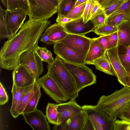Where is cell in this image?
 <instances>
[{
  "label": "cell",
  "mask_w": 130,
  "mask_h": 130,
  "mask_svg": "<svg viewBox=\"0 0 130 130\" xmlns=\"http://www.w3.org/2000/svg\"><path fill=\"white\" fill-rule=\"evenodd\" d=\"M26 122L34 130H50L51 127L47 118L42 112L37 109L22 114Z\"/></svg>",
  "instance_id": "4fadbf2b"
},
{
  "label": "cell",
  "mask_w": 130,
  "mask_h": 130,
  "mask_svg": "<svg viewBox=\"0 0 130 130\" xmlns=\"http://www.w3.org/2000/svg\"><path fill=\"white\" fill-rule=\"evenodd\" d=\"M118 51L120 61L128 74H130V46L126 47L118 46Z\"/></svg>",
  "instance_id": "603a6c76"
},
{
  "label": "cell",
  "mask_w": 130,
  "mask_h": 130,
  "mask_svg": "<svg viewBox=\"0 0 130 130\" xmlns=\"http://www.w3.org/2000/svg\"><path fill=\"white\" fill-rule=\"evenodd\" d=\"M1 2L4 7L6 9H7V0H1Z\"/></svg>",
  "instance_id": "681fc988"
},
{
  "label": "cell",
  "mask_w": 130,
  "mask_h": 130,
  "mask_svg": "<svg viewBox=\"0 0 130 130\" xmlns=\"http://www.w3.org/2000/svg\"><path fill=\"white\" fill-rule=\"evenodd\" d=\"M97 39L101 46L107 51L108 42L109 35L100 36Z\"/></svg>",
  "instance_id": "60d3db41"
},
{
  "label": "cell",
  "mask_w": 130,
  "mask_h": 130,
  "mask_svg": "<svg viewBox=\"0 0 130 130\" xmlns=\"http://www.w3.org/2000/svg\"><path fill=\"white\" fill-rule=\"evenodd\" d=\"M35 50L43 61H45L49 65L53 62L54 59L52 53L46 47L38 46L35 49Z\"/></svg>",
  "instance_id": "f546056e"
},
{
  "label": "cell",
  "mask_w": 130,
  "mask_h": 130,
  "mask_svg": "<svg viewBox=\"0 0 130 130\" xmlns=\"http://www.w3.org/2000/svg\"><path fill=\"white\" fill-rule=\"evenodd\" d=\"M87 0H77L74 6L79 5L84 3L86 2Z\"/></svg>",
  "instance_id": "c3c4849f"
},
{
  "label": "cell",
  "mask_w": 130,
  "mask_h": 130,
  "mask_svg": "<svg viewBox=\"0 0 130 130\" xmlns=\"http://www.w3.org/2000/svg\"><path fill=\"white\" fill-rule=\"evenodd\" d=\"M93 64L95 68L108 74L115 76L110 63L108 59L106 53L101 57L96 60Z\"/></svg>",
  "instance_id": "7402d4cb"
},
{
  "label": "cell",
  "mask_w": 130,
  "mask_h": 130,
  "mask_svg": "<svg viewBox=\"0 0 130 130\" xmlns=\"http://www.w3.org/2000/svg\"><path fill=\"white\" fill-rule=\"evenodd\" d=\"M86 3V2L78 6H74L65 17L74 20L82 18Z\"/></svg>",
  "instance_id": "1f68e13d"
},
{
  "label": "cell",
  "mask_w": 130,
  "mask_h": 130,
  "mask_svg": "<svg viewBox=\"0 0 130 130\" xmlns=\"http://www.w3.org/2000/svg\"><path fill=\"white\" fill-rule=\"evenodd\" d=\"M25 67L36 77L37 80L43 71V61L35 49L26 51L20 56L18 64Z\"/></svg>",
  "instance_id": "ba28073f"
},
{
  "label": "cell",
  "mask_w": 130,
  "mask_h": 130,
  "mask_svg": "<svg viewBox=\"0 0 130 130\" xmlns=\"http://www.w3.org/2000/svg\"><path fill=\"white\" fill-rule=\"evenodd\" d=\"M106 17L103 8L101 7L90 20L96 28L105 24Z\"/></svg>",
  "instance_id": "836d02e7"
},
{
  "label": "cell",
  "mask_w": 130,
  "mask_h": 130,
  "mask_svg": "<svg viewBox=\"0 0 130 130\" xmlns=\"http://www.w3.org/2000/svg\"><path fill=\"white\" fill-rule=\"evenodd\" d=\"M130 103V87L126 86L100 98L96 106L109 118L115 120Z\"/></svg>",
  "instance_id": "7a4b0ae2"
},
{
  "label": "cell",
  "mask_w": 130,
  "mask_h": 130,
  "mask_svg": "<svg viewBox=\"0 0 130 130\" xmlns=\"http://www.w3.org/2000/svg\"><path fill=\"white\" fill-rule=\"evenodd\" d=\"M7 9L9 10L20 9L26 12L28 15L29 7L27 0H7Z\"/></svg>",
  "instance_id": "484cf974"
},
{
  "label": "cell",
  "mask_w": 130,
  "mask_h": 130,
  "mask_svg": "<svg viewBox=\"0 0 130 130\" xmlns=\"http://www.w3.org/2000/svg\"><path fill=\"white\" fill-rule=\"evenodd\" d=\"M94 1H95V2H98V1L99 0H94Z\"/></svg>",
  "instance_id": "f5cc1de1"
},
{
  "label": "cell",
  "mask_w": 130,
  "mask_h": 130,
  "mask_svg": "<svg viewBox=\"0 0 130 130\" xmlns=\"http://www.w3.org/2000/svg\"><path fill=\"white\" fill-rule=\"evenodd\" d=\"M128 107L130 108V103H129V104L128 105Z\"/></svg>",
  "instance_id": "816d5d0a"
},
{
  "label": "cell",
  "mask_w": 130,
  "mask_h": 130,
  "mask_svg": "<svg viewBox=\"0 0 130 130\" xmlns=\"http://www.w3.org/2000/svg\"><path fill=\"white\" fill-rule=\"evenodd\" d=\"M106 55L118 82L123 86H126L129 76L119 58L118 46L107 50Z\"/></svg>",
  "instance_id": "9c48e42d"
},
{
  "label": "cell",
  "mask_w": 130,
  "mask_h": 130,
  "mask_svg": "<svg viewBox=\"0 0 130 130\" xmlns=\"http://www.w3.org/2000/svg\"><path fill=\"white\" fill-rule=\"evenodd\" d=\"M50 24L48 19H29L14 36L5 41L0 51V66L13 71L18 65L20 55L35 49L43 31Z\"/></svg>",
  "instance_id": "6da1fadb"
},
{
  "label": "cell",
  "mask_w": 130,
  "mask_h": 130,
  "mask_svg": "<svg viewBox=\"0 0 130 130\" xmlns=\"http://www.w3.org/2000/svg\"><path fill=\"white\" fill-rule=\"evenodd\" d=\"M125 1H126L120 0L107 7L103 8L106 17L110 15L115 11Z\"/></svg>",
  "instance_id": "8d00e7d4"
},
{
  "label": "cell",
  "mask_w": 130,
  "mask_h": 130,
  "mask_svg": "<svg viewBox=\"0 0 130 130\" xmlns=\"http://www.w3.org/2000/svg\"><path fill=\"white\" fill-rule=\"evenodd\" d=\"M113 130H130V122L116 119L114 122Z\"/></svg>",
  "instance_id": "d590c367"
},
{
  "label": "cell",
  "mask_w": 130,
  "mask_h": 130,
  "mask_svg": "<svg viewBox=\"0 0 130 130\" xmlns=\"http://www.w3.org/2000/svg\"><path fill=\"white\" fill-rule=\"evenodd\" d=\"M41 87L36 82L33 88L29 92L24 95L21 100L18 108L19 115H22L26 106L37 90Z\"/></svg>",
  "instance_id": "4316f807"
},
{
  "label": "cell",
  "mask_w": 130,
  "mask_h": 130,
  "mask_svg": "<svg viewBox=\"0 0 130 130\" xmlns=\"http://www.w3.org/2000/svg\"><path fill=\"white\" fill-rule=\"evenodd\" d=\"M46 116L49 123L55 125H59L57 104L48 103L46 108Z\"/></svg>",
  "instance_id": "cb8c5ba5"
},
{
  "label": "cell",
  "mask_w": 130,
  "mask_h": 130,
  "mask_svg": "<svg viewBox=\"0 0 130 130\" xmlns=\"http://www.w3.org/2000/svg\"><path fill=\"white\" fill-rule=\"evenodd\" d=\"M121 120L130 122V108L127 107L119 116Z\"/></svg>",
  "instance_id": "b9f144b4"
},
{
  "label": "cell",
  "mask_w": 130,
  "mask_h": 130,
  "mask_svg": "<svg viewBox=\"0 0 130 130\" xmlns=\"http://www.w3.org/2000/svg\"><path fill=\"white\" fill-rule=\"evenodd\" d=\"M40 88L37 90L31 98L26 106L22 113L31 112L37 109V106L41 96Z\"/></svg>",
  "instance_id": "83f0119b"
},
{
  "label": "cell",
  "mask_w": 130,
  "mask_h": 130,
  "mask_svg": "<svg viewBox=\"0 0 130 130\" xmlns=\"http://www.w3.org/2000/svg\"><path fill=\"white\" fill-rule=\"evenodd\" d=\"M101 7L98 2H95L92 7L91 13V18L98 11Z\"/></svg>",
  "instance_id": "f6af8a7d"
},
{
  "label": "cell",
  "mask_w": 130,
  "mask_h": 130,
  "mask_svg": "<svg viewBox=\"0 0 130 130\" xmlns=\"http://www.w3.org/2000/svg\"><path fill=\"white\" fill-rule=\"evenodd\" d=\"M125 15L126 17V20H128L130 23V6Z\"/></svg>",
  "instance_id": "7dc6e473"
},
{
  "label": "cell",
  "mask_w": 130,
  "mask_h": 130,
  "mask_svg": "<svg viewBox=\"0 0 130 130\" xmlns=\"http://www.w3.org/2000/svg\"><path fill=\"white\" fill-rule=\"evenodd\" d=\"M126 20V17L124 14H119L106 17L105 24L110 26H117Z\"/></svg>",
  "instance_id": "4dcf8cb0"
},
{
  "label": "cell",
  "mask_w": 130,
  "mask_h": 130,
  "mask_svg": "<svg viewBox=\"0 0 130 130\" xmlns=\"http://www.w3.org/2000/svg\"><path fill=\"white\" fill-rule=\"evenodd\" d=\"M86 111L83 110L61 124L55 125L53 130H84L88 120Z\"/></svg>",
  "instance_id": "7c38bea8"
},
{
  "label": "cell",
  "mask_w": 130,
  "mask_h": 130,
  "mask_svg": "<svg viewBox=\"0 0 130 130\" xmlns=\"http://www.w3.org/2000/svg\"><path fill=\"white\" fill-rule=\"evenodd\" d=\"M36 83L57 103H63L69 100L61 88L49 76L47 73L39 78Z\"/></svg>",
  "instance_id": "52a82bcc"
},
{
  "label": "cell",
  "mask_w": 130,
  "mask_h": 130,
  "mask_svg": "<svg viewBox=\"0 0 130 130\" xmlns=\"http://www.w3.org/2000/svg\"><path fill=\"white\" fill-rule=\"evenodd\" d=\"M124 0V1H128V0Z\"/></svg>",
  "instance_id": "db71d44e"
},
{
  "label": "cell",
  "mask_w": 130,
  "mask_h": 130,
  "mask_svg": "<svg viewBox=\"0 0 130 130\" xmlns=\"http://www.w3.org/2000/svg\"><path fill=\"white\" fill-rule=\"evenodd\" d=\"M117 26L109 25L104 24L96 27L93 32L100 36L108 35L117 31Z\"/></svg>",
  "instance_id": "d6a6232c"
},
{
  "label": "cell",
  "mask_w": 130,
  "mask_h": 130,
  "mask_svg": "<svg viewBox=\"0 0 130 130\" xmlns=\"http://www.w3.org/2000/svg\"><path fill=\"white\" fill-rule=\"evenodd\" d=\"M61 25L68 33L83 35L90 32H93L96 28L90 20L87 23H84L82 17Z\"/></svg>",
  "instance_id": "2e32d148"
},
{
  "label": "cell",
  "mask_w": 130,
  "mask_h": 130,
  "mask_svg": "<svg viewBox=\"0 0 130 130\" xmlns=\"http://www.w3.org/2000/svg\"><path fill=\"white\" fill-rule=\"evenodd\" d=\"M95 1L94 0H87L82 16L83 21L86 23L90 20L93 6Z\"/></svg>",
  "instance_id": "e575fe53"
},
{
  "label": "cell",
  "mask_w": 130,
  "mask_h": 130,
  "mask_svg": "<svg viewBox=\"0 0 130 130\" xmlns=\"http://www.w3.org/2000/svg\"><path fill=\"white\" fill-rule=\"evenodd\" d=\"M82 107L87 112L94 130H113L115 120L109 118L96 105H86Z\"/></svg>",
  "instance_id": "5b68a950"
},
{
  "label": "cell",
  "mask_w": 130,
  "mask_h": 130,
  "mask_svg": "<svg viewBox=\"0 0 130 130\" xmlns=\"http://www.w3.org/2000/svg\"><path fill=\"white\" fill-rule=\"evenodd\" d=\"M53 5L58 8L59 5L62 0H46Z\"/></svg>",
  "instance_id": "bcb514c9"
},
{
  "label": "cell",
  "mask_w": 130,
  "mask_h": 130,
  "mask_svg": "<svg viewBox=\"0 0 130 130\" xmlns=\"http://www.w3.org/2000/svg\"><path fill=\"white\" fill-rule=\"evenodd\" d=\"M27 15V13L22 10H6L5 18L11 30L12 37L16 34L23 25Z\"/></svg>",
  "instance_id": "9a60e30c"
},
{
  "label": "cell",
  "mask_w": 130,
  "mask_h": 130,
  "mask_svg": "<svg viewBox=\"0 0 130 130\" xmlns=\"http://www.w3.org/2000/svg\"><path fill=\"white\" fill-rule=\"evenodd\" d=\"M0 11V39H8L12 37L11 30L7 25L5 18L6 11L1 6Z\"/></svg>",
  "instance_id": "d4e9b609"
},
{
  "label": "cell",
  "mask_w": 130,
  "mask_h": 130,
  "mask_svg": "<svg viewBox=\"0 0 130 130\" xmlns=\"http://www.w3.org/2000/svg\"><path fill=\"white\" fill-rule=\"evenodd\" d=\"M53 49L54 53L65 61L78 64H86L85 56L75 51L60 42L55 43Z\"/></svg>",
  "instance_id": "8fae6325"
},
{
  "label": "cell",
  "mask_w": 130,
  "mask_h": 130,
  "mask_svg": "<svg viewBox=\"0 0 130 130\" xmlns=\"http://www.w3.org/2000/svg\"><path fill=\"white\" fill-rule=\"evenodd\" d=\"M120 0H99L98 3L103 8L107 7Z\"/></svg>",
  "instance_id": "7bdbcfd3"
},
{
  "label": "cell",
  "mask_w": 130,
  "mask_h": 130,
  "mask_svg": "<svg viewBox=\"0 0 130 130\" xmlns=\"http://www.w3.org/2000/svg\"><path fill=\"white\" fill-rule=\"evenodd\" d=\"M118 40L117 31L109 35L107 50L118 46Z\"/></svg>",
  "instance_id": "74e56055"
},
{
  "label": "cell",
  "mask_w": 130,
  "mask_h": 130,
  "mask_svg": "<svg viewBox=\"0 0 130 130\" xmlns=\"http://www.w3.org/2000/svg\"><path fill=\"white\" fill-rule=\"evenodd\" d=\"M92 39L85 35L67 33L65 37L58 41L75 51L86 56Z\"/></svg>",
  "instance_id": "30bf717a"
},
{
  "label": "cell",
  "mask_w": 130,
  "mask_h": 130,
  "mask_svg": "<svg viewBox=\"0 0 130 130\" xmlns=\"http://www.w3.org/2000/svg\"><path fill=\"white\" fill-rule=\"evenodd\" d=\"M12 78L13 84L21 87L29 86L35 83L37 80L35 76L19 64L13 71Z\"/></svg>",
  "instance_id": "e0dca14e"
},
{
  "label": "cell",
  "mask_w": 130,
  "mask_h": 130,
  "mask_svg": "<svg viewBox=\"0 0 130 130\" xmlns=\"http://www.w3.org/2000/svg\"><path fill=\"white\" fill-rule=\"evenodd\" d=\"M29 7V19H48L58 11L57 8L46 0H27Z\"/></svg>",
  "instance_id": "8992f818"
},
{
  "label": "cell",
  "mask_w": 130,
  "mask_h": 130,
  "mask_svg": "<svg viewBox=\"0 0 130 130\" xmlns=\"http://www.w3.org/2000/svg\"><path fill=\"white\" fill-rule=\"evenodd\" d=\"M74 81L79 92L84 88L95 84L96 76L91 70L85 64L69 62L63 60Z\"/></svg>",
  "instance_id": "277c9868"
},
{
  "label": "cell",
  "mask_w": 130,
  "mask_h": 130,
  "mask_svg": "<svg viewBox=\"0 0 130 130\" xmlns=\"http://www.w3.org/2000/svg\"><path fill=\"white\" fill-rule=\"evenodd\" d=\"M8 101V96L5 89L1 83H0V105L6 104Z\"/></svg>",
  "instance_id": "ab89813d"
},
{
  "label": "cell",
  "mask_w": 130,
  "mask_h": 130,
  "mask_svg": "<svg viewBox=\"0 0 130 130\" xmlns=\"http://www.w3.org/2000/svg\"><path fill=\"white\" fill-rule=\"evenodd\" d=\"M77 0H62L58 7V15L66 16L74 6Z\"/></svg>",
  "instance_id": "f1b7e54d"
},
{
  "label": "cell",
  "mask_w": 130,
  "mask_h": 130,
  "mask_svg": "<svg viewBox=\"0 0 130 130\" xmlns=\"http://www.w3.org/2000/svg\"><path fill=\"white\" fill-rule=\"evenodd\" d=\"M47 68L49 76L60 86L69 99L75 100L78 96L79 92L63 60L57 56L53 62L47 65Z\"/></svg>",
  "instance_id": "3957f363"
},
{
  "label": "cell",
  "mask_w": 130,
  "mask_h": 130,
  "mask_svg": "<svg viewBox=\"0 0 130 130\" xmlns=\"http://www.w3.org/2000/svg\"><path fill=\"white\" fill-rule=\"evenodd\" d=\"M118 46H130V23L126 20L117 26Z\"/></svg>",
  "instance_id": "44dd1931"
},
{
  "label": "cell",
  "mask_w": 130,
  "mask_h": 130,
  "mask_svg": "<svg viewBox=\"0 0 130 130\" xmlns=\"http://www.w3.org/2000/svg\"><path fill=\"white\" fill-rule=\"evenodd\" d=\"M57 110L60 125L81 112L83 109L75 100H70L68 102L57 104Z\"/></svg>",
  "instance_id": "ac0fdd59"
},
{
  "label": "cell",
  "mask_w": 130,
  "mask_h": 130,
  "mask_svg": "<svg viewBox=\"0 0 130 130\" xmlns=\"http://www.w3.org/2000/svg\"><path fill=\"white\" fill-rule=\"evenodd\" d=\"M73 20H74L67 17L63 15H58L56 21L57 23L61 25L67 23Z\"/></svg>",
  "instance_id": "ee69618b"
},
{
  "label": "cell",
  "mask_w": 130,
  "mask_h": 130,
  "mask_svg": "<svg viewBox=\"0 0 130 130\" xmlns=\"http://www.w3.org/2000/svg\"><path fill=\"white\" fill-rule=\"evenodd\" d=\"M35 83L25 87H19L13 84L11 91L12 95V100L10 111L11 115L13 118H16L20 115L18 109L20 102L24 95L33 88Z\"/></svg>",
  "instance_id": "d6986e66"
},
{
  "label": "cell",
  "mask_w": 130,
  "mask_h": 130,
  "mask_svg": "<svg viewBox=\"0 0 130 130\" xmlns=\"http://www.w3.org/2000/svg\"><path fill=\"white\" fill-rule=\"evenodd\" d=\"M130 6V0L126 1L117 10L110 15L112 16L119 14H125Z\"/></svg>",
  "instance_id": "f35d334b"
},
{
  "label": "cell",
  "mask_w": 130,
  "mask_h": 130,
  "mask_svg": "<svg viewBox=\"0 0 130 130\" xmlns=\"http://www.w3.org/2000/svg\"><path fill=\"white\" fill-rule=\"evenodd\" d=\"M67 32L64 27L56 23L46 28L40 37V41L47 45L54 44L64 38Z\"/></svg>",
  "instance_id": "5bb4252c"
},
{
  "label": "cell",
  "mask_w": 130,
  "mask_h": 130,
  "mask_svg": "<svg viewBox=\"0 0 130 130\" xmlns=\"http://www.w3.org/2000/svg\"><path fill=\"white\" fill-rule=\"evenodd\" d=\"M106 51L101 46L96 38L92 39L86 56L85 59L86 63L93 64L94 62L105 54Z\"/></svg>",
  "instance_id": "ffe728a7"
},
{
  "label": "cell",
  "mask_w": 130,
  "mask_h": 130,
  "mask_svg": "<svg viewBox=\"0 0 130 130\" xmlns=\"http://www.w3.org/2000/svg\"><path fill=\"white\" fill-rule=\"evenodd\" d=\"M129 79L127 83L126 86L130 87V74L128 75Z\"/></svg>",
  "instance_id": "f907efd6"
}]
</instances>
